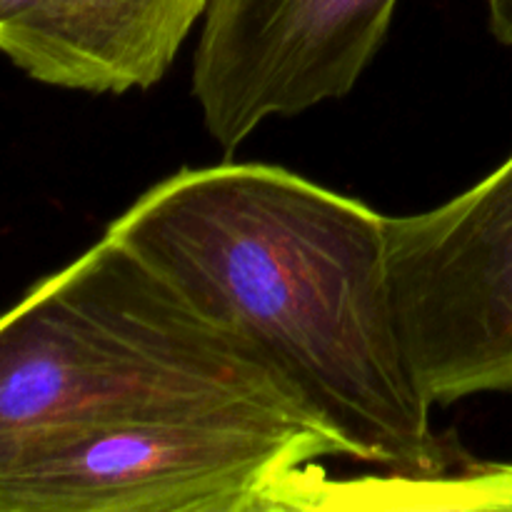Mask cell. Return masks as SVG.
<instances>
[{
	"instance_id": "1",
	"label": "cell",
	"mask_w": 512,
	"mask_h": 512,
	"mask_svg": "<svg viewBox=\"0 0 512 512\" xmlns=\"http://www.w3.org/2000/svg\"><path fill=\"white\" fill-rule=\"evenodd\" d=\"M105 233L233 333L348 458L448 468L400 343L383 213L278 165L223 163L160 180Z\"/></svg>"
},
{
	"instance_id": "2",
	"label": "cell",
	"mask_w": 512,
	"mask_h": 512,
	"mask_svg": "<svg viewBox=\"0 0 512 512\" xmlns=\"http://www.w3.org/2000/svg\"><path fill=\"white\" fill-rule=\"evenodd\" d=\"M248 403L308 410L110 233L0 315V470L95 430Z\"/></svg>"
},
{
	"instance_id": "3",
	"label": "cell",
	"mask_w": 512,
	"mask_h": 512,
	"mask_svg": "<svg viewBox=\"0 0 512 512\" xmlns=\"http://www.w3.org/2000/svg\"><path fill=\"white\" fill-rule=\"evenodd\" d=\"M348 458L313 413L225 405L95 430L0 470V512H250L305 465Z\"/></svg>"
},
{
	"instance_id": "4",
	"label": "cell",
	"mask_w": 512,
	"mask_h": 512,
	"mask_svg": "<svg viewBox=\"0 0 512 512\" xmlns=\"http://www.w3.org/2000/svg\"><path fill=\"white\" fill-rule=\"evenodd\" d=\"M385 275L433 408L512 393V155L438 208L385 215Z\"/></svg>"
},
{
	"instance_id": "5",
	"label": "cell",
	"mask_w": 512,
	"mask_h": 512,
	"mask_svg": "<svg viewBox=\"0 0 512 512\" xmlns=\"http://www.w3.org/2000/svg\"><path fill=\"white\" fill-rule=\"evenodd\" d=\"M395 8L398 0H210L193 63L210 138L230 153L265 120L345 98Z\"/></svg>"
},
{
	"instance_id": "6",
	"label": "cell",
	"mask_w": 512,
	"mask_h": 512,
	"mask_svg": "<svg viewBox=\"0 0 512 512\" xmlns=\"http://www.w3.org/2000/svg\"><path fill=\"white\" fill-rule=\"evenodd\" d=\"M210 0H0V53L45 85L93 95L165 78Z\"/></svg>"
},
{
	"instance_id": "7",
	"label": "cell",
	"mask_w": 512,
	"mask_h": 512,
	"mask_svg": "<svg viewBox=\"0 0 512 512\" xmlns=\"http://www.w3.org/2000/svg\"><path fill=\"white\" fill-rule=\"evenodd\" d=\"M268 498L288 512H512V463L353 478H333L323 463H313Z\"/></svg>"
},
{
	"instance_id": "8",
	"label": "cell",
	"mask_w": 512,
	"mask_h": 512,
	"mask_svg": "<svg viewBox=\"0 0 512 512\" xmlns=\"http://www.w3.org/2000/svg\"><path fill=\"white\" fill-rule=\"evenodd\" d=\"M488 3L490 30L498 43L512 48V0H485Z\"/></svg>"
},
{
	"instance_id": "9",
	"label": "cell",
	"mask_w": 512,
	"mask_h": 512,
	"mask_svg": "<svg viewBox=\"0 0 512 512\" xmlns=\"http://www.w3.org/2000/svg\"><path fill=\"white\" fill-rule=\"evenodd\" d=\"M250 512H288V510H285V508H280V505L278 503H273V500H265V503H260L258 505V508H255V510H250Z\"/></svg>"
}]
</instances>
